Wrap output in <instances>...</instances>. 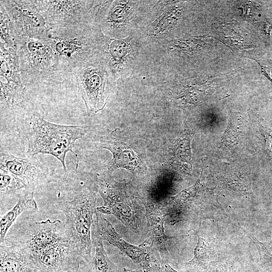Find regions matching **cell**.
I'll return each instance as SVG.
<instances>
[{
    "label": "cell",
    "instance_id": "603a6c76",
    "mask_svg": "<svg viewBox=\"0 0 272 272\" xmlns=\"http://www.w3.org/2000/svg\"><path fill=\"white\" fill-rule=\"evenodd\" d=\"M0 178L1 193L19 195L27 191L23 183L6 168L1 167Z\"/></svg>",
    "mask_w": 272,
    "mask_h": 272
},
{
    "label": "cell",
    "instance_id": "d4e9b609",
    "mask_svg": "<svg viewBox=\"0 0 272 272\" xmlns=\"http://www.w3.org/2000/svg\"><path fill=\"white\" fill-rule=\"evenodd\" d=\"M241 123V121L237 116H231L227 129L222 138L221 146L232 148L238 144Z\"/></svg>",
    "mask_w": 272,
    "mask_h": 272
},
{
    "label": "cell",
    "instance_id": "277c9868",
    "mask_svg": "<svg viewBox=\"0 0 272 272\" xmlns=\"http://www.w3.org/2000/svg\"><path fill=\"white\" fill-rule=\"evenodd\" d=\"M16 39L24 87L50 78L60 71L57 58L46 39L24 37Z\"/></svg>",
    "mask_w": 272,
    "mask_h": 272
},
{
    "label": "cell",
    "instance_id": "ac0fdd59",
    "mask_svg": "<svg viewBox=\"0 0 272 272\" xmlns=\"http://www.w3.org/2000/svg\"><path fill=\"white\" fill-rule=\"evenodd\" d=\"M198 240L192 258L184 263V267L192 272H203L211 262V248L208 241L197 234Z\"/></svg>",
    "mask_w": 272,
    "mask_h": 272
},
{
    "label": "cell",
    "instance_id": "ffe728a7",
    "mask_svg": "<svg viewBox=\"0 0 272 272\" xmlns=\"http://www.w3.org/2000/svg\"><path fill=\"white\" fill-rule=\"evenodd\" d=\"M146 250L143 260L140 263L144 272H164V262L151 238L140 244Z\"/></svg>",
    "mask_w": 272,
    "mask_h": 272
},
{
    "label": "cell",
    "instance_id": "484cf974",
    "mask_svg": "<svg viewBox=\"0 0 272 272\" xmlns=\"http://www.w3.org/2000/svg\"><path fill=\"white\" fill-rule=\"evenodd\" d=\"M259 124L263 138L264 148L269 158L272 159V130L261 118L259 120Z\"/></svg>",
    "mask_w": 272,
    "mask_h": 272
},
{
    "label": "cell",
    "instance_id": "5bb4252c",
    "mask_svg": "<svg viewBox=\"0 0 272 272\" xmlns=\"http://www.w3.org/2000/svg\"><path fill=\"white\" fill-rule=\"evenodd\" d=\"M92 229L94 230L102 240L107 241L118 248L120 251L129 257L135 263H140L143 260L146 250L141 245L138 246L126 241L115 230L112 224L97 210L96 219L93 221Z\"/></svg>",
    "mask_w": 272,
    "mask_h": 272
},
{
    "label": "cell",
    "instance_id": "e0dca14e",
    "mask_svg": "<svg viewBox=\"0 0 272 272\" xmlns=\"http://www.w3.org/2000/svg\"><path fill=\"white\" fill-rule=\"evenodd\" d=\"M37 209V205L34 198L33 192L26 191L19 195L18 200L15 206L1 219V243L5 240L8 231L23 212L27 210Z\"/></svg>",
    "mask_w": 272,
    "mask_h": 272
},
{
    "label": "cell",
    "instance_id": "83f0119b",
    "mask_svg": "<svg viewBox=\"0 0 272 272\" xmlns=\"http://www.w3.org/2000/svg\"><path fill=\"white\" fill-rule=\"evenodd\" d=\"M164 272H178L172 268L169 264L165 263L164 265Z\"/></svg>",
    "mask_w": 272,
    "mask_h": 272
},
{
    "label": "cell",
    "instance_id": "7a4b0ae2",
    "mask_svg": "<svg viewBox=\"0 0 272 272\" xmlns=\"http://www.w3.org/2000/svg\"><path fill=\"white\" fill-rule=\"evenodd\" d=\"M102 34L87 24L52 27L46 37L57 58L59 70L73 72L89 61L97 46H100Z\"/></svg>",
    "mask_w": 272,
    "mask_h": 272
},
{
    "label": "cell",
    "instance_id": "9a60e30c",
    "mask_svg": "<svg viewBox=\"0 0 272 272\" xmlns=\"http://www.w3.org/2000/svg\"><path fill=\"white\" fill-rule=\"evenodd\" d=\"M0 272H34L38 268L32 255L19 242L0 246Z\"/></svg>",
    "mask_w": 272,
    "mask_h": 272
},
{
    "label": "cell",
    "instance_id": "5b68a950",
    "mask_svg": "<svg viewBox=\"0 0 272 272\" xmlns=\"http://www.w3.org/2000/svg\"><path fill=\"white\" fill-rule=\"evenodd\" d=\"M97 188L104 201L102 206L97 208L98 211L113 215L134 233L143 231L147 222L145 209L136 198L123 192L117 183L111 180L100 181Z\"/></svg>",
    "mask_w": 272,
    "mask_h": 272
},
{
    "label": "cell",
    "instance_id": "7402d4cb",
    "mask_svg": "<svg viewBox=\"0 0 272 272\" xmlns=\"http://www.w3.org/2000/svg\"><path fill=\"white\" fill-rule=\"evenodd\" d=\"M1 102L11 107L20 102L24 95L23 84L1 82Z\"/></svg>",
    "mask_w": 272,
    "mask_h": 272
},
{
    "label": "cell",
    "instance_id": "52a82bcc",
    "mask_svg": "<svg viewBox=\"0 0 272 272\" xmlns=\"http://www.w3.org/2000/svg\"><path fill=\"white\" fill-rule=\"evenodd\" d=\"M0 5L10 18L16 38H46L52 28L39 12L34 1L1 0Z\"/></svg>",
    "mask_w": 272,
    "mask_h": 272
},
{
    "label": "cell",
    "instance_id": "2e32d148",
    "mask_svg": "<svg viewBox=\"0 0 272 272\" xmlns=\"http://www.w3.org/2000/svg\"><path fill=\"white\" fill-rule=\"evenodd\" d=\"M102 148L109 150L113 154V164L109 169L112 172L116 168H125L132 173L140 175L143 171L133 151L123 143L112 138L105 139L100 143Z\"/></svg>",
    "mask_w": 272,
    "mask_h": 272
},
{
    "label": "cell",
    "instance_id": "9c48e42d",
    "mask_svg": "<svg viewBox=\"0 0 272 272\" xmlns=\"http://www.w3.org/2000/svg\"><path fill=\"white\" fill-rule=\"evenodd\" d=\"M1 167L9 170L25 185L26 190L33 192L51 181L54 170L42 163L34 156L22 158L7 152H1Z\"/></svg>",
    "mask_w": 272,
    "mask_h": 272
},
{
    "label": "cell",
    "instance_id": "ba28073f",
    "mask_svg": "<svg viewBox=\"0 0 272 272\" xmlns=\"http://www.w3.org/2000/svg\"><path fill=\"white\" fill-rule=\"evenodd\" d=\"M90 60L73 72L87 109L97 112L104 108L108 97L107 73L102 66L90 64Z\"/></svg>",
    "mask_w": 272,
    "mask_h": 272
},
{
    "label": "cell",
    "instance_id": "d6986e66",
    "mask_svg": "<svg viewBox=\"0 0 272 272\" xmlns=\"http://www.w3.org/2000/svg\"><path fill=\"white\" fill-rule=\"evenodd\" d=\"M93 245L95 248V253L92 258L93 272H115L116 265L109 258L104 247L102 240L98 234L91 230Z\"/></svg>",
    "mask_w": 272,
    "mask_h": 272
},
{
    "label": "cell",
    "instance_id": "f546056e",
    "mask_svg": "<svg viewBox=\"0 0 272 272\" xmlns=\"http://www.w3.org/2000/svg\"><path fill=\"white\" fill-rule=\"evenodd\" d=\"M123 272H144L143 270H131L124 268Z\"/></svg>",
    "mask_w": 272,
    "mask_h": 272
},
{
    "label": "cell",
    "instance_id": "4316f807",
    "mask_svg": "<svg viewBox=\"0 0 272 272\" xmlns=\"http://www.w3.org/2000/svg\"><path fill=\"white\" fill-rule=\"evenodd\" d=\"M203 272H231L221 264L211 262Z\"/></svg>",
    "mask_w": 272,
    "mask_h": 272
},
{
    "label": "cell",
    "instance_id": "6da1fadb",
    "mask_svg": "<svg viewBox=\"0 0 272 272\" xmlns=\"http://www.w3.org/2000/svg\"><path fill=\"white\" fill-rule=\"evenodd\" d=\"M24 123L27 154L51 155L60 162L66 171V155L71 152L78 158L73 149L76 142L85 135V128L80 125L55 124L35 115L26 118Z\"/></svg>",
    "mask_w": 272,
    "mask_h": 272
},
{
    "label": "cell",
    "instance_id": "4dcf8cb0",
    "mask_svg": "<svg viewBox=\"0 0 272 272\" xmlns=\"http://www.w3.org/2000/svg\"><path fill=\"white\" fill-rule=\"evenodd\" d=\"M34 272H41V271H40V270H38L35 271H34Z\"/></svg>",
    "mask_w": 272,
    "mask_h": 272
},
{
    "label": "cell",
    "instance_id": "8fae6325",
    "mask_svg": "<svg viewBox=\"0 0 272 272\" xmlns=\"http://www.w3.org/2000/svg\"><path fill=\"white\" fill-rule=\"evenodd\" d=\"M202 174L192 186L172 196L166 207L172 225L201 216L206 209Z\"/></svg>",
    "mask_w": 272,
    "mask_h": 272
},
{
    "label": "cell",
    "instance_id": "7c38bea8",
    "mask_svg": "<svg viewBox=\"0 0 272 272\" xmlns=\"http://www.w3.org/2000/svg\"><path fill=\"white\" fill-rule=\"evenodd\" d=\"M32 256L41 272H72L84 261L72 242L57 245Z\"/></svg>",
    "mask_w": 272,
    "mask_h": 272
},
{
    "label": "cell",
    "instance_id": "3957f363",
    "mask_svg": "<svg viewBox=\"0 0 272 272\" xmlns=\"http://www.w3.org/2000/svg\"><path fill=\"white\" fill-rule=\"evenodd\" d=\"M97 189L93 185L84 188L72 200L58 202L72 243L84 261L92 262L91 229L96 215Z\"/></svg>",
    "mask_w": 272,
    "mask_h": 272
},
{
    "label": "cell",
    "instance_id": "cb8c5ba5",
    "mask_svg": "<svg viewBox=\"0 0 272 272\" xmlns=\"http://www.w3.org/2000/svg\"><path fill=\"white\" fill-rule=\"evenodd\" d=\"M1 39L6 46L17 51V42L10 18L0 5Z\"/></svg>",
    "mask_w": 272,
    "mask_h": 272
},
{
    "label": "cell",
    "instance_id": "f1b7e54d",
    "mask_svg": "<svg viewBox=\"0 0 272 272\" xmlns=\"http://www.w3.org/2000/svg\"><path fill=\"white\" fill-rule=\"evenodd\" d=\"M263 70L268 76L269 78L272 81V70L267 67L263 68Z\"/></svg>",
    "mask_w": 272,
    "mask_h": 272
},
{
    "label": "cell",
    "instance_id": "4fadbf2b",
    "mask_svg": "<svg viewBox=\"0 0 272 272\" xmlns=\"http://www.w3.org/2000/svg\"><path fill=\"white\" fill-rule=\"evenodd\" d=\"M143 203L150 238L164 262L169 255L166 245L167 240L170 238L166 236L164 229L165 219L167 216L166 207L151 198L145 199Z\"/></svg>",
    "mask_w": 272,
    "mask_h": 272
},
{
    "label": "cell",
    "instance_id": "44dd1931",
    "mask_svg": "<svg viewBox=\"0 0 272 272\" xmlns=\"http://www.w3.org/2000/svg\"><path fill=\"white\" fill-rule=\"evenodd\" d=\"M191 135L186 133L175 145L173 152V160L181 169L189 172L192 165L190 141Z\"/></svg>",
    "mask_w": 272,
    "mask_h": 272
},
{
    "label": "cell",
    "instance_id": "8992f818",
    "mask_svg": "<svg viewBox=\"0 0 272 272\" xmlns=\"http://www.w3.org/2000/svg\"><path fill=\"white\" fill-rule=\"evenodd\" d=\"M34 2L51 28L87 24L96 18L95 1L39 0Z\"/></svg>",
    "mask_w": 272,
    "mask_h": 272
},
{
    "label": "cell",
    "instance_id": "30bf717a",
    "mask_svg": "<svg viewBox=\"0 0 272 272\" xmlns=\"http://www.w3.org/2000/svg\"><path fill=\"white\" fill-rule=\"evenodd\" d=\"M72 242L65 222L49 219L37 222L26 231L24 240L19 243L31 254L57 245Z\"/></svg>",
    "mask_w": 272,
    "mask_h": 272
}]
</instances>
